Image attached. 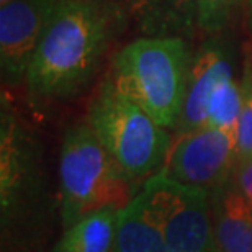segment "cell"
Segmentation results:
<instances>
[{
    "label": "cell",
    "mask_w": 252,
    "mask_h": 252,
    "mask_svg": "<svg viewBox=\"0 0 252 252\" xmlns=\"http://www.w3.org/2000/svg\"><path fill=\"white\" fill-rule=\"evenodd\" d=\"M115 10L100 0H61L54 7L28 69L30 97L70 98L92 80L117 25Z\"/></svg>",
    "instance_id": "6da1fadb"
},
{
    "label": "cell",
    "mask_w": 252,
    "mask_h": 252,
    "mask_svg": "<svg viewBox=\"0 0 252 252\" xmlns=\"http://www.w3.org/2000/svg\"><path fill=\"white\" fill-rule=\"evenodd\" d=\"M61 0H13L0 7V64L3 82L27 80L49 15Z\"/></svg>",
    "instance_id": "52a82bcc"
},
{
    "label": "cell",
    "mask_w": 252,
    "mask_h": 252,
    "mask_svg": "<svg viewBox=\"0 0 252 252\" xmlns=\"http://www.w3.org/2000/svg\"><path fill=\"white\" fill-rule=\"evenodd\" d=\"M59 193L64 228L102 208L122 210L133 200V182L87 123L65 131L59 154Z\"/></svg>",
    "instance_id": "3957f363"
},
{
    "label": "cell",
    "mask_w": 252,
    "mask_h": 252,
    "mask_svg": "<svg viewBox=\"0 0 252 252\" xmlns=\"http://www.w3.org/2000/svg\"><path fill=\"white\" fill-rule=\"evenodd\" d=\"M241 113V85L233 75L223 79L215 89L208 105V126L223 129L236 138Z\"/></svg>",
    "instance_id": "5bb4252c"
},
{
    "label": "cell",
    "mask_w": 252,
    "mask_h": 252,
    "mask_svg": "<svg viewBox=\"0 0 252 252\" xmlns=\"http://www.w3.org/2000/svg\"><path fill=\"white\" fill-rule=\"evenodd\" d=\"M211 216L215 252H252V208L233 180L211 191Z\"/></svg>",
    "instance_id": "9c48e42d"
},
{
    "label": "cell",
    "mask_w": 252,
    "mask_h": 252,
    "mask_svg": "<svg viewBox=\"0 0 252 252\" xmlns=\"http://www.w3.org/2000/svg\"><path fill=\"white\" fill-rule=\"evenodd\" d=\"M241 113L236 128V164L252 158V44L244 46L241 75Z\"/></svg>",
    "instance_id": "9a60e30c"
},
{
    "label": "cell",
    "mask_w": 252,
    "mask_h": 252,
    "mask_svg": "<svg viewBox=\"0 0 252 252\" xmlns=\"http://www.w3.org/2000/svg\"><path fill=\"white\" fill-rule=\"evenodd\" d=\"M90 128L133 184L160 172L170 136L107 80L89 108Z\"/></svg>",
    "instance_id": "277c9868"
},
{
    "label": "cell",
    "mask_w": 252,
    "mask_h": 252,
    "mask_svg": "<svg viewBox=\"0 0 252 252\" xmlns=\"http://www.w3.org/2000/svg\"><path fill=\"white\" fill-rule=\"evenodd\" d=\"M234 167L236 138L223 129L205 126L177 136L160 172L182 184L215 191L229 182Z\"/></svg>",
    "instance_id": "8992f818"
},
{
    "label": "cell",
    "mask_w": 252,
    "mask_h": 252,
    "mask_svg": "<svg viewBox=\"0 0 252 252\" xmlns=\"http://www.w3.org/2000/svg\"><path fill=\"white\" fill-rule=\"evenodd\" d=\"M241 2L243 0H195L196 27L208 34L221 33Z\"/></svg>",
    "instance_id": "2e32d148"
},
{
    "label": "cell",
    "mask_w": 252,
    "mask_h": 252,
    "mask_svg": "<svg viewBox=\"0 0 252 252\" xmlns=\"http://www.w3.org/2000/svg\"><path fill=\"white\" fill-rule=\"evenodd\" d=\"M190 59L184 38H141L117 54L110 80L156 123L174 128L187 92Z\"/></svg>",
    "instance_id": "7a4b0ae2"
},
{
    "label": "cell",
    "mask_w": 252,
    "mask_h": 252,
    "mask_svg": "<svg viewBox=\"0 0 252 252\" xmlns=\"http://www.w3.org/2000/svg\"><path fill=\"white\" fill-rule=\"evenodd\" d=\"M139 30L151 36L190 34L195 27V0H118Z\"/></svg>",
    "instance_id": "30bf717a"
},
{
    "label": "cell",
    "mask_w": 252,
    "mask_h": 252,
    "mask_svg": "<svg viewBox=\"0 0 252 252\" xmlns=\"http://www.w3.org/2000/svg\"><path fill=\"white\" fill-rule=\"evenodd\" d=\"M13 2V0H0V5H5V3H10Z\"/></svg>",
    "instance_id": "d6986e66"
},
{
    "label": "cell",
    "mask_w": 252,
    "mask_h": 252,
    "mask_svg": "<svg viewBox=\"0 0 252 252\" xmlns=\"http://www.w3.org/2000/svg\"><path fill=\"white\" fill-rule=\"evenodd\" d=\"M30 167V144L17 122L3 112L2 115V206L12 203L13 196L22 187Z\"/></svg>",
    "instance_id": "4fadbf2b"
},
{
    "label": "cell",
    "mask_w": 252,
    "mask_h": 252,
    "mask_svg": "<svg viewBox=\"0 0 252 252\" xmlns=\"http://www.w3.org/2000/svg\"><path fill=\"white\" fill-rule=\"evenodd\" d=\"M233 75L223 44L206 41L190 59L187 92L174 129L177 136L208 126V105L215 89Z\"/></svg>",
    "instance_id": "ba28073f"
},
{
    "label": "cell",
    "mask_w": 252,
    "mask_h": 252,
    "mask_svg": "<svg viewBox=\"0 0 252 252\" xmlns=\"http://www.w3.org/2000/svg\"><path fill=\"white\" fill-rule=\"evenodd\" d=\"M231 180L252 208V158L236 164Z\"/></svg>",
    "instance_id": "e0dca14e"
},
{
    "label": "cell",
    "mask_w": 252,
    "mask_h": 252,
    "mask_svg": "<svg viewBox=\"0 0 252 252\" xmlns=\"http://www.w3.org/2000/svg\"><path fill=\"white\" fill-rule=\"evenodd\" d=\"M113 252H167L159 224L139 193L118 211Z\"/></svg>",
    "instance_id": "8fae6325"
},
{
    "label": "cell",
    "mask_w": 252,
    "mask_h": 252,
    "mask_svg": "<svg viewBox=\"0 0 252 252\" xmlns=\"http://www.w3.org/2000/svg\"><path fill=\"white\" fill-rule=\"evenodd\" d=\"M138 193L159 224L167 252H215L211 191L158 172Z\"/></svg>",
    "instance_id": "5b68a950"
},
{
    "label": "cell",
    "mask_w": 252,
    "mask_h": 252,
    "mask_svg": "<svg viewBox=\"0 0 252 252\" xmlns=\"http://www.w3.org/2000/svg\"><path fill=\"white\" fill-rule=\"evenodd\" d=\"M248 27H249V32L252 34V0L248 2Z\"/></svg>",
    "instance_id": "ac0fdd59"
},
{
    "label": "cell",
    "mask_w": 252,
    "mask_h": 252,
    "mask_svg": "<svg viewBox=\"0 0 252 252\" xmlns=\"http://www.w3.org/2000/svg\"><path fill=\"white\" fill-rule=\"evenodd\" d=\"M118 208H102L65 228L53 252H110L113 249Z\"/></svg>",
    "instance_id": "7c38bea8"
}]
</instances>
